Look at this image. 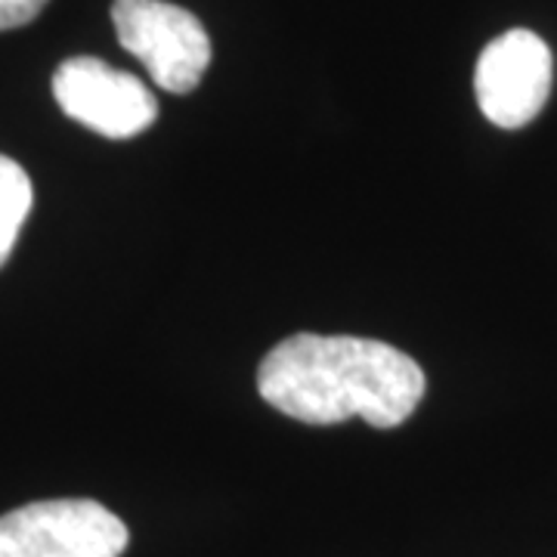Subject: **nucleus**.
<instances>
[{
  "mask_svg": "<svg viewBox=\"0 0 557 557\" xmlns=\"http://www.w3.org/2000/svg\"><path fill=\"white\" fill-rule=\"evenodd\" d=\"M258 391L282 416L304 424L362 418L399 428L424 397V372L394 344L300 332L278 341L258 369Z\"/></svg>",
  "mask_w": 557,
  "mask_h": 557,
  "instance_id": "nucleus-1",
  "label": "nucleus"
},
{
  "mask_svg": "<svg viewBox=\"0 0 557 557\" xmlns=\"http://www.w3.org/2000/svg\"><path fill=\"white\" fill-rule=\"evenodd\" d=\"M112 22L121 47L168 94H193L211 62V38L199 16L168 0H115Z\"/></svg>",
  "mask_w": 557,
  "mask_h": 557,
  "instance_id": "nucleus-2",
  "label": "nucleus"
},
{
  "mask_svg": "<svg viewBox=\"0 0 557 557\" xmlns=\"http://www.w3.org/2000/svg\"><path fill=\"white\" fill-rule=\"evenodd\" d=\"M127 527L94 498L32 502L0 518V557H121Z\"/></svg>",
  "mask_w": 557,
  "mask_h": 557,
  "instance_id": "nucleus-3",
  "label": "nucleus"
},
{
  "mask_svg": "<svg viewBox=\"0 0 557 557\" xmlns=\"http://www.w3.org/2000/svg\"><path fill=\"white\" fill-rule=\"evenodd\" d=\"M53 97L72 121L106 139H131L159 119V100L131 72L97 57L65 60L53 75Z\"/></svg>",
  "mask_w": 557,
  "mask_h": 557,
  "instance_id": "nucleus-4",
  "label": "nucleus"
},
{
  "mask_svg": "<svg viewBox=\"0 0 557 557\" xmlns=\"http://www.w3.org/2000/svg\"><path fill=\"white\" fill-rule=\"evenodd\" d=\"M474 94L480 112L496 127H527L552 94L548 44L527 28H511L490 40L478 60Z\"/></svg>",
  "mask_w": 557,
  "mask_h": 557,
  "instance_id": "nucleus-5",
  "label": "nucleus"
},
{
  "mask_svg": "<svg viewBox=\"0 0 557 557\" xmlns=\"http://www.w3.org/2000/svg\"><path fill=\"white\" fill-rule=\"evenodd\" d=\"M35 189L32 180L22 171V164L0 156V267L10 260L16 239L22 233V223L32 211Z\"/></svg>",
  "mask_w": 557,
  "mask_h": 557,
  "instance_id": "nucleus-6",
  "label": "nucleus"
},
{
  "mask_svg": "<svg viewBox=\"0 0 557 557\" xmlns=\"http://www.w3.org/2000/svg\"><path fill=\"white\" fill-rule=\"evenodd\" d=\"M47 0H0V32L20 28L40 16Z\"/></svg>",
  "mask_w": 557,
  "mask_h": 557,
  "instance_id": "nucleus-7",
  "label": "nucleus"
}]
</instances>
